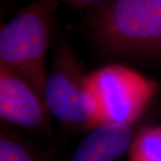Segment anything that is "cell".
<instances>
[{
  "label": "cell",
  "mask_w": 161,
  "mask_h": 161,
  "mask_svg": "<svg viewBox=\"0 0 161 161\" xmlns=\"http://www.w3.org/2000/svg\"><path fill=\"white\" fill-rule=\"evenodd\" d=\"M86 11L90 40L104 55L161 64V0H101Z\"/></svg>",
  "instance_id": "obj_1"
},
{
  "label": "cell",
  "mask_w": 161,
  "mask_h": 161,
  "mask_svg": "<svg viewBox=\"0 0 161 161\" xmlns=\"http://www.w3.org/2000/svg\"><path fill=\"white\" fill-rule=\"evenodd\" d=\"M89 74L65 40L56 45L45 86V102L65 135L98 125V107L89 84Z\"/></svg>",
  "instance_id": "obj_3"
},
{
  "label": "cell",
  "mask_w": 161,
  "mask_h": 161,
  "mask_svg": "<svg viewBox=\"0 0 161 161\" xmlns=\"http://www.w3.org/2000/svg\"><path fill=\"white\" fill-rule=\"evenodd\" d=\"M128 161H161V125L143 127L137 132Z\"/></svg>",
  "instance_id": "obj_8"
},
{
  "label": "cell",
  "mask_w": 161,
  "mask_h": 161,
  "mask_svg": "<svg viewBox=\"0 0 161 161\" xmlns=\"http://www.w3.org/2000/svg\"><path fill=\"white\" fill-rule=\"evenodd\" d=\"M135 124L98 125L76 146L69 161H117L129 153L137 134Z\"/></svg>",
  "instance_id": "obj_6"
},
{
  "label": "cell",
  "mask_w": 161,
  "mask_h": 161,
  "mask_svg": "<svg viewBox=\"0 0 161 161\" xmlns=\"http://www.w3.org/2000/svg\"><path fill=\"white\" fill-rule=\"evenodd\" d=\"M57 0H38L0 30V64L16 73L45 100L47 57L51 43Z\"/></svg>",
  "instance_id": "obj_2"
},
{
  "label": "cell",
  "mask_w": 161,
  "mask_h": 161,
  "mask_svg": "<svg viewBox=\"0 0 161 161\" xmlns=\"http://www.w3.org/2000/svg\"><path fill=\"white\" fill-rule=\"evenodd\" d=\"M0 117L8 125L41 136L52 134L50 113L39 92L23 77L0 64Z\"/></svg>",
  "instance_id": "obj_5"
},
{
  "label": "cell",
  "mask_w": 161,
  "mask_h": 161,
  "mask_svg": "<svg viewBox=\"0 0 161 161\" xmlns=\"http://www.w3.org/2000/svg\"><path fill=\"white\" fill-rule=\"evenodd\" d=\"M88 78L98 102V125L135 124L157 89L155 81L121 64L103 66Z\"/></svg>",
  "instance_id": "obj_4"
},
{
  "label": "cell",
  "mask_w": 161,
  "mask_h": 161,
  "mask_svg": "<svg viewBox=\"0 0 161 161\" xmlns=\"http://www.w3.org/2000/svg\"><path fill=\"white\" fill-rule=\"evenodd\" d=\"M0 125V161H57L52 153L25 141L10 125L4 121Z\"/></svg>",
  "instance_id": "obj_7"
}]
</instances>
